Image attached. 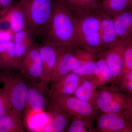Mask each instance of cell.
<instances>
[{
  "label": "cell",
  "instance_id": "cell-25",
  "mask_svg": "<svg viewBox=\"0 0 132 132\" xmlns=\"http://www.w3.org/2000/svg\"><path fill=\"white\" fill-rule=\"evenodd\" d=\"M68 132H95L93 124L81 118L74 117L71 120L70 124L67 128Z\"/></svg>",
  "mask_w": 132,
  "mask_h": 132
},
{
  "label": "cell",
  "instance_id": "cell-20",
  "mask_svg": "<svg viewBox=\"0 0 132 132\" xmlns=\"http://www.w3.org/2000/svg\"><path fill=\"white\" fill-rule=\"evenodd\" d=\"M23 132L21 114L14 109L0 119V132Z\"/></svg>",
  "mask_w": 132,
  "mask_h": 132
},
{
  "label": "cell",
  "instance_id": "cell-30",
  "mask_svg": "<svg viewBox=\"0 0 132 132\" xmlns=\"http://www.w3.org/2000/svg\"><path fill=\"white\" fill-rule=\"evenodd\" d=\"M14 33L12 31H0V43L7 42L13 40Z\"/></svg>",
  "mask_w": 132,
  "mask_h": 132
},
{
  "label": "cell",
  "instance_id": "cell-18",
  "mask_svg": "<svg viewBox=\"0 0 132 132\" xmlns=\"http://www.w3.org/2000/svg\"><path fill=\"white\" fill-rule=\"evenodd\" d=\"M100 87L98 81L94 76H88L82 81L74 95L93 105L95 93Z\"/></svg>",
  "mask_w": 132,
  "mask_h": 132
},
{
  "label": "cell",
  "instance_id": "cell-9",
  "mask_svg": "<svg viewBox=\"0 0 132 132\" xmlns=\"http://www.w3.org/2000/svg\"><path fill=\"white\" fill-rule=\"evenodd\" d=\"M80 63V61L72 49L61 47L52 73V84L78 67Z\"/></svg>",
  "mask_w": 132,
  "mask_h": 132
},
{
  "label": "cell",
  "instance_id": "cell-5",
  "mask_svg": "<svg viewBox=\"0 0 132 132\" xmlns=\"http://www.w3.org/2000/svg\"><path fill=\"white\" fill-rule=\"evenodd\" d=\"M14 70L1 71V80L13 109L22 114L26 106L28 81L24 75Z\"/></svg>",
  "mask_w": 132,
  "mask_h": 132
},
{
  "label": "cell",
  "instance_id": "cell-11",
  "mask_svg": "<svg viewBox=\"0 0 132 132\" xmlns=\"http://www.w3.org/2000/svg\"><path fill=\"white\" fill-rule=\"evenodd\" d=\"M19 71L30 80L40 82L43 69L39 47H31L22 61Z\"/></svg>",
  "mask_w": 132,
  "mask_h": 132
},
{
  "label": "cell",
  "instance_id": "cell-31",
  "mask_svg": "<svg viewBox=\"0 0 132 132\" xmlns=\"http://www.w3.org/2000/svg\"><path fill=\"white\" fill-rule=\"evenodd\" d=\"M13 0H0V9L2 11V14L12 5Z\"/></svg>",
  "mask_w": 132,
  "mask_h": 132
},
{
  "label": "cell",
  "instance_id": "cell-8",
  "mask_svg": "<svg viewBox=\"0 0 132 132\" xmlns=\"http://www.w3.org/2000/svg\"><path fill=\"white\" fill-rule=\"evenodd\" d=\"M130 38H119L114 46L101 53L113 76L112 85L116 84L122 71L125 50Z\"/></svg>",
  "mask_w": 132,
  "mask_h": 132
},
{
  "label": "cell",
  "instance_id": "cell-35",
  "mask_svg": "<svg viewBox=\"0 0 132 132\" xmlns=\"http://www.w3.org/2000/svg\"><path fill=\"white\" fill-rule=\"evenodd\" d=\"M1 71H0V83H1V82H2L1 80Z\"/></svg>",
  "mask_w": 132,
  "mask_h": 132
},
{
  "label": "cell",
  "instance_id": "cell-13",
  "mask_svg": "<svg viewBox=\"0 0 132 132\" xmlns=\"http://www.w3.org/2000/svg\"><path fill=\"white\" fill-rule=\"evenodd\" d=\"M86 77L78 75L72 71L70 72L60 80L52 84L50 92V97L55 95L74 94L82 81Z\"/></svg>",
  "mask_w": 132,
  "mask_h": 132
},
{
  "label": "cell",
  "instance_id": "cell-26",
  "mask_svg": "<svg viewBox=\"0 0 132 132\" xmlns=\"http://www.w3.org/2000/svg\"><path fill=\"white\" fill-rule=\"evenodd\" d=\"M79 60V65L72 71L78 75L85 77L93 75L96 69V59H86Z\"/></svg>",
  "mask_w": 132,
  "mask_h": 132
},
{
  "label": "cell",
  "instance_id": "cell-21",
  "mask_svg": "<svg viewBox=\"0 0 132 132\" xmlns=\"http://www.w3.org/2000/svg\"><path fill=\"white\" fill-rule=\"evenodd\" d=\"M119 38L132 37V12L127 10L113 18Z\"/></svg>",
  "mask_w": 132,
  "mask_h": 132
},
{
  "label": "cell",
  "instance_id": "cell-4",
  "mask_svg": "<svg viewBox=\"0 0 132 132\" xmlns=\"http://www.w3.org/2000/svg\"><path fill=\"white\" fill-rule=\"evenodd\" d=\"M19 4L24 13L27 28L38 32L46 27L53 10L52 0H20Z\"/></svg>",
  "mask_w": 132,
  "mask_h": 132
},
{
  "label": "cell",
  "instance_id": "cell-6",
  "mask_svg": "<svg viewBox=\"0 0 132 132\" xmlns=\"http://www.w3.org/2000/svg\"><path fill=\"white\" fill-rule=\"evenodd\" d=\"M78 22L81 47L96 53L102 52L100 15L88 13L81 15Z\"/></svg>",
  "mask_w": 132,
  "mask_h": 132
},
{
  "label": "cell",
  "instance_id": "cell-12",
  "mask_svg": "<svg viewBox=\"0 0 132 132\" xmlns=\"http://www.w3.org/2000/svg\"><path fill=\"white\" fill-rule=\"evenodd\" d=\"M61 47L48 42L39 47L42 62L43 73L41 83L47 87L52 80L53 70Z\"/></svg>",
  "mask_w": 132,
  "mask_h": 132
},
{
  "label": "cell",
  "instance_id": "cell-3",
  "mask_svg": "<svg viewBox=\"0 0 132 132\" xmlns=\"http://www.w3.org/2000/svg\"><path fill=\"white\" fill-rule=\"evenodd\" d=\"M50 100L52 105L57 111L92 124L100 113L92 104L75 95H55L50 96Z\"/></svg>",
  "mask_w": 132,
  "mask_h": 132
},
{
  "label": "cell",
  "instance_id": "cell-2",
  "mask_svg": "<svg viewBox=\"0 0 132 132\" xmlns=\"http://www.w3.org/2000/svg\"><path fill=\"white\" fill-rule=\"evenodd\" d=\"M132 101V96L111 85L97 88L93 105L100 113L120 112L127 111Z\"/></svg>",
  "mask_w": 132,
  "mask_h": 132
},
{
  "label": "cell",
  "instance_id": "cell-34",
  "mask_svg": "<svg viewBox=\"0 0 132 132\" xmlns=\"http://www.w3.org/2000/svg\"><path fill=\"white\" fill-rule=\"evenodd\" d=\"M2 11L0 9V15H2Z\"/></svg>",
  "mask_w": 132,
  "mask_h": 132
},
{
  "label": "cell",
  "instance_id": "cell-10",
  "mask_svg": "<svg viewBox=\"0 0 132 132\" xmlns=\"http://www.w3.org/2000/svg\"><path fill=\"white\" fill-rule=\"evenodd\" d=\"M46 87L40 82L30 80L28 82L26 106V115L31 113H39L44 111L47 106L45 97Z\"/></svg>",
  "mask_w": 132,
  "mask_h": 132
},
{
  "label": "cell",
  "instance_id": "cell-33",
  "mask_svg": "<svg viewBox=\"0 0 132 132\" xmlns=\"http://www.w3.org/2000/svg\"><path fill=\"white\" fill-rule=\"evenodd\" d=\"M127 10L132 12V0H128Z\"/></svg>",
  "mask_w": 132,
  "mask_h": 132
},
{
  "label": "cell",
  "instance_id": "cell-22",
  "mask_svg": "<svg viewBox=\"0 0 132 132\" xmlns=\"http://www.w3.org/2000/svg\"><path fill=\"white\" fill-rule=\"evenodd\" d=\"M96 64L93 75L98 81L100 87L112 85L113 76L101 53L97 56Z\"/></svg>",
  "mask_w": 132,
  "mask_h": 132
},
{
  "label": "cell",
  "instance_id": "cell-17",
  "mask_svg": "<svg viewBox=\"0 0 132 132\" xmlns=\"http://www.w3.org/2000/svg\"><path fill=\"white\" fill-rule=\"evenodd\" d=\"M49 108L50 123L43 129L42 132L65 131L72 118L54 108Z\"/></svg>",
  "mask_w": 132,
  "mask_h": 132
},
{
  "label": "cell",
  "instance_id": "cell-24",
  "mask_svg": "<svg viewBox=\"0 0 132 132\" xmlns=\"http://www.w3.org/2000/svg\"><path fill=\"white\" fill-rule=\"evenodd\" d=\"M128 0H102L99 10L102 13L113 18L127 10Z\"/></svg>",
  "mask_w": 132,
  "mask_h": 132
},
{
  "label": "cell",
  "instance_id": "cell-15",
  "mask_svg": "<svg viewBox=\"0 0 132 132\" xmlns=\"http://www.w3.org/2000/svg\"><path fill=\"white\" fill-rule=\"evenodd\" d=\"M18 68L13 40L0 43V70Z\"/></svg>",
  "mask_w": 132,
  "mask_h": 132
},
{
  "label": "cell",
  "instance_id": "cell-7",
  "mask_svg": "<svg viewBox=\"0 0 132 132\" xmlns=\"http://www.w3.org/2000/svg\"><path fill=\"white\" fill-rule=\"evenodd\" d=\"M126 111L100 113L96 119V131L99 132L132 131V123Z\"/></svg>",
  "mask_w": 132,
  "mask_h": 132
},
{
  "label": "cell",
  "instance_id": "cell-32",
  "mask_svg": "<svg viewBox=\"0 0 132 132\" xmlns=\"http://www.w3.org/2000/svg\"><path fill=\"white\" fill-rule=\"evenodd\" d=\"M126 111L128 115L129 116L130 120H131L132 123V101L131 104H130L129 108Z\"/></svg>",
  "mask_w": 132,
  "mask_h": 132
},
{
  "label": "cell",
  "instance_id": "cell-1",
  "mask_svg": "<svg viewBox=\"0 0 132 132\" xmlns=\"http://www.w3.org/2000/svg\"><path fill=\"white\" fill-rule=\"evenodd\" d=\"M46 27L49 42L60 47H81L78 20L62 0L55 4L52 17Z\"/></svg>",
  "mask_w": 132,
  "mask_h": 132
},
{
  "label": "cell",
  "instance_id": "cell-29",
  "mask_svg": "<svg viewBox=\"0 0 132 132\" xmlns=\"http://www.w3.org/2000/svg\"><path fill=\"white\" fill-rule=\"evenodd\" d=\"M115 85L121 92L132 96V71L123 76Z\"/></svg>",
  "mask_w": 132,
  "mask_h": 132
},
{
  "label": "cell",
  "instance_id": "cell-28",
  "mask_svg": "<svg viewBox=\"0 0 132 132\" xmlns=\"http://www.w3.org/2000/svg\"><path fill=\"white\" fill-rule=\"evenodd\" d=\"M13 109L8 95L4 88H0V119Z\"/></svg>",
  "mask_w": 132,
  "mask_h": 132
},
{
  "label": "cell",
  "instance_id": "cell-16",
  "mask_svg": "<svg viewBox=\"0 0 132 132\" xmlns=\"http://www.w3.org/2000/svg\"><path fill=\"white\" fill-rule=\"evenodd\" d=\"M28 28L15 33L13 41L19 70L22 61L32 45L31 33Z\"/></svg>",
  "mask_w": 132,
  "mask_h": 132
},
{
  "label": "cell",
  "instance_id": "cell-23",
  "mask_svg": "<svg viewBox=\"0 0 132 132\" xmlns=\"http://www.w3.org/2000/svg\"><path fill=\"white\" fill-rule=\"evenodd\" d=\"M69 9L81 15L99 10L100 0H62Z\"/></svg>",
  "mask_w": 132,
  "mask_h": 132
},
{
  "label": "cell",
  "instance_id": "cell-27",
  "mask_svg": "<svg viewBox=\"0 0 132 132\" xmlns=\"http://www.w3.org/2000/svg\"><path fill=\"white\" fill-rule=\"evenodd\" d=\"M132 71V37H131L129 39L126 48L125 50L123 69L116 83L123 76Z\"/></svg>",
  "mask_w": 132,
  "mask_h": 132
},
{
  "label": "cell",
  "instance_id": "cell-14",
  "mask_svg": "<svg viewBox=\"0 0 132 132\" xmlns=\"http://www.w3.org/2000/svg\"><path fill=\"white\" fill-rule=\"evenodd\" d=\"M100 15L101 39L102 46L104 50L114 46L118 42L119 37L116 32L113 18L104 14Z\"/></svg>",
  "mask_w": 132,
  "mask_h": 132
},
{
  "label": "cell",
  "instance_id": "cell-19",
  "mask_svg": "<svg viewBox=\"0 0 132 132\" xmlns=\"http://www.w3.org/2000/svg\"><path fill=\"white\" fill-rule=\"evenodd\" d=\"M2 16L9 20L12 31L14 34L27 28L24 13L19 3L14 6L11 5Z\"/></svg>",
  "mask_w": 132,
  "mask_h": 132
}]
</instances>
